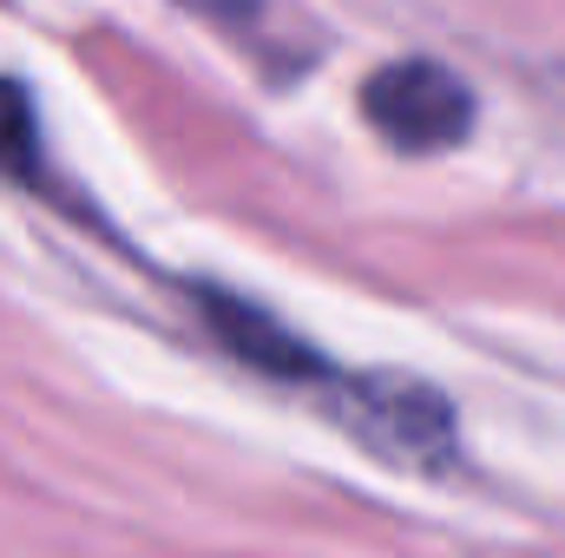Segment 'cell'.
<instances>
[{
  "instance_id": "cell-1",
  "label": "cell",
  "mask_w": 565,
  "mask_h": 558,
  "mask_svg": "<svg viewBox=\"0 0 565 558\" xmlns=\"http://www.w3.org/2000/svg\"><path fill=\"white\" fill-rule=\"evenodd\" d=\"M362 112L395 151H447L473 126V93L434 60H395L362 86Z\"/></svg>"
},
{
  "instance_id": "cell-2",
  "label": "cell",
  "mask_w": 565,
  "mask_h": 558,
  "mask_svg": "<svg viewBox=\"0 0 565 558\" xmlns=\"http://www.w3.org/2000/svg\"><path fill=\"white\" fill-rule=\"evenodd\" d=\"M204 309H211L217 335H224L237 355H250L257 368H270V375H309V368H316V355H302V342H289L270 315H257V309H244V302H224V296H204Z\"/></svg>"
},
{
  "instance_id": "cell-3",
  "label": "cell",
  "mask_w": 565,
  "mask_h": 558,
  "mask_svg": "<svg viewBox=\"0 0 565 558\" xmlns=\"http://www.w3.org/2000/svg\"><path fill=\"white\" fill-rule=\"evenodd\" d=\"M0 171H33V112L13 79H0Z\"/></svg>"
}]
</instances>
